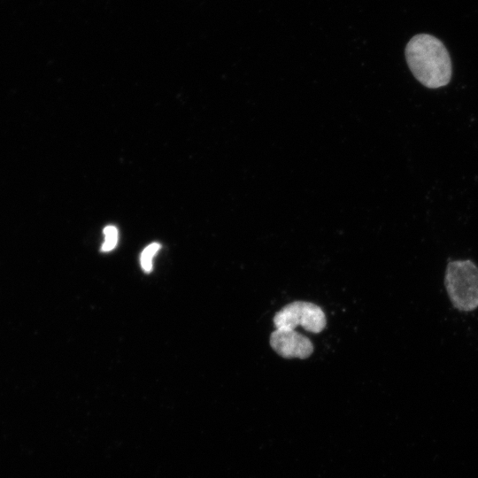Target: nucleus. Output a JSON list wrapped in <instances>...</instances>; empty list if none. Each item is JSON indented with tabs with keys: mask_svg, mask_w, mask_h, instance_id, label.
Instances as JSON below:
<instances>
[{
	"mask_svg": "<svg viewBox=\"0 0 478 478\" xmlns=\"http://www.w3.org/2000/svg\"><path fill=\"white\" fill-rule=\"evenodd\" d=\"M160 245L158 243H151L149 246H147L141 256V264L143 269L149 273L150 272L152 268V258L156 254V252L159 250Z\"/></svg>",
	"mask_w": 478,
	"mask_h": 478,
	"instance_id": "39448f33",
	"label": "nucleus"
},
{
	"mask_svg": "<svg viewBox=\"0 0 478 478\" xmlns=\"http://www.w3.org/2000/svg\"><path fill=\"white\" fill-rule=\"evenodd\" d=\"M444 285L454 308L466 312L478 308V266L474 261H450L445 269Z\"/></svg>",
	"mask_w": 478,
	"mask_h": 478,
	"instance_id": "f03ea898",
	"label": "nucleus"
},
{
	"mask_svg": "<svg viewBox=\"0 0 478 478\" xmlns=\"http://www.w3.org/2000/svg\"><path fill=\"white\" fill-rule=\"evenodd\" d=\"M327 320L322 309L315 304L294 301L282 307L274 317L276 328L295 329L302 326L312 333H320L326 327Z\"/></svg>",
	"mask_w": 478,
	"mask_h": 478,
	"instance_id": "7ed1b4c3",
	"label": "nucleus"
},
{
	"mask_svg": "<svg viewBox=\"0 0 478 478\" xmlns=\"http://www.w3.org/2000/svg\"><path fill=\"white\" fill-rule=\"evenodd\" d=\"M405 54L412 73L423 86L437 89L450 82L452 73L451 58L438 38L418 34L406 44Z\"/></svg>",
	"mask_w": 478,
	"mask_h": 478,
	"instance_id": "f257e3e1",
	"label": "nucleus"
},
{
	"mask_svg": "<svg viewBox=\"0 0 478 478\" xmlns=\"http://www.w3.org/2000/svg\"><path fill=\"white\" fill-rule=\"evenodd\" d=\"M104 234L105 236V240L102 245L101 250L103 251H112L115 247L118 240L117 228L113 226H107L104 229Z\"/></svg>",
	"mask_w": 478,
	"mask_h": 478,
	"instance_id": "423d86ee",
	"label": "nucleus"
},
{
	"mask_svg": "<svg viewBox=\"0 0 478 478\" xmlns=\"http://www.w3.org/2000/svg\"><path fill=\"white\" fill-rule=\"evenodd\" d=\"M270 345L275 352L286 358H306L313 351L311 340L295 329L276 328L271 334Z\"/></svg>",
	"mask_w": 478,
	"mask_h": 478,
	"instance_id": "20e7f679",
	"label": "nucleus"
}]
</instances>
